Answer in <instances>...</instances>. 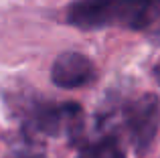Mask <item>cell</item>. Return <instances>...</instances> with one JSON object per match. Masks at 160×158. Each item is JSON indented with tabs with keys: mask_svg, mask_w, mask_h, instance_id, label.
Listing matches in <instances>:
<instances>
[{
	"mask_svg": "<svg viewBox=\"0 0 160 158\" xmlns=\"http://www.w3.org/2000/svg\"><path fill=\"white\" fill-rule=\"evenodd\" d=\"M160 18V0H77L67 20L79 28H144Z\"/></svg>",
	"mask_w": 160,
	"mask_h": 158,
	"instance_id": "6da1fadb",
	"label": "cell"
},
{
	"mask_svg": "<svg viewBox=\"0 0 160 158\" xmlns=\"http://www.w3.org/2000/svg\"><path fill=\"white\" fill-rule=\"evenodd\" d=\"M126 130L130 134L132 144L138 150H144L150 146L160 126V106L154 95L146 93L142 97L128 103L124 111Z\"/></svg>",
	"mask_w": 160,
	"mask_h": 158,
	"instance_id": "7a4b0ae2",
	"label": "cell"
},
{
	"mask_svg": "<svg viewBox=\"0 0 160 158\" xmlns=\"http://www.w3.org/2000/svg\"><path fill=\"white\" fill-rule=\"evenodd\" d=\"M95 77V67L85 55L81 53H61L55 59L51 69V79L55 85L65 87V89H75V87H85Z\"/></svg>",
	"mask_w": 160,
	"mask_h": 158,
	"instance_id": "3957f363",
	"label": "cell"
},
{
	"mask_svg": "<svg viewBox=\"0 0 160 158\" xmlns=\"http://www.w3.org/2000/svg\"><path fill=\"white\" fill-rule=\"evenodd\" d=\"M81 118V110L75 103H65V106H43L32 114V124L37 130L47 132L51 136L69 134L75 130Z\"/></svg>",
	"mask_w": 160,
	"mask_h": 158,
	"instance_id": "277c9868",
	"label": "cell"
},
{
	"mask_svg": "<svg viewBox=\"0 0 160 158\" xmlns=\"http://www.w3.org/2000/svg\"><path fill=\"white\" fill-rule=\"evenodd\" d=\"M77 158H124V152L113 140H102L85 146L77 154Z\"/></svg>",
	"mask_w": 160,
	"mask_h": 158,
	"instance_id": "5b68a950",
	"label": "cell"
},
{
	"mask_svg": "<svg viewBox=\"0 0 160 158\" xmlns=\"http://www.w3.org/2000/svg\"><path fill=\"white\" fill-rule=\"evenodd\" d=\"M154 77H156V81H158V85H160V63L156 65V69H154Z\"/></svg>",
	"mask_w": 160,
	"mask_h": 158,
	"instance_id": "8992f818",
	"label": "cell"
},
{
	"mask_svg": "<svg viewBox=\"0 0 160 158\" xmlns=\"http://www.w3.org/2000/svg\"><path fill=\"white\" fill-rule=\"evenodd\" d=\"M16 158H35V156H28V154H27V156H16Z\"/></svg>",
	"mask_w": 160,
	"mask_h": 158,
	"instance_id": "52a82bcc",
	"label": "cell"
}]
</instances>
